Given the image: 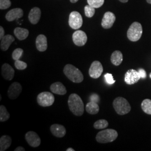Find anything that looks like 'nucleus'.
I'll use <instances>...</instances> for the list:
<instances>
[{"mask_svg": "<svg viewBox=\"0 0 151 151\" xmlns=\"http://www.w3.org/2000/svg\"><path fill=\"white\" fill-rule=\"evenodd\" d=\"M111 62L114 65L118 66L120 65L123 60V57L122 53L119 50H115L111 54Z\"/></svg>", "mask_w": 151, "mask_h": 151, "instance_id": "obj_22", "label": "nucleus"}, {"mask_svg": "<svg viewBox=\"0 0 151 151\" xmlns=\"http://www.w3.org/2000/svg\"><path fill=\"white\" fill-rule=\"evenodd\" d=\"M41 16V11L38 7H34L29 14V20L32 24H37Z\"/></svg>", "mask_w": 151, "mask_h": 151, "instance_id": "obj_19", "label": "nucleus"}, {"mask_svg": "<svg viewBox=\"0 0 151 151\" xmlns=\"http://www.w3.org/2000/svg\"><path fill=\"white\" fill-rule=\"evenodd\" d=\"M105 79L106 81V82L109 85H113L115 81L114 80L113 76L112 75V74L111 73H106L104 76Z\"/></svg>", "mask_w": 151, "mask_h": 151, "instance_id": "obj_33", "label": "nucleus"}, {"mask_svg": "<svg viewBox=\"0 0 151 151\" xmlns=\"http://www.w3.org/2000/svg\"><path fill=\"white\" fill-rule=\"evenodd\" d=\"M150 77H151V73H150Z\"/></svg>", "mask_w": 151, "mask_h": 151, "instance_id": "obj_42", "label": "nucleus"}, {"mask_svg": "<svg viewBox=\"0 0 151 151\" xmlns=\"http://www.w3.org/2000/svg\"><path fill=\"white\" fill-rule=\"evenodd\" d=\"M78 0H70V2H72V3H76V2H77V1H78Z\"/></svg>", "mask_w": 151, "mask_h": 151, "instance_id": "obj_40", "label": "nucleus"}, {"mask_svg": "<svg viewBox=\"0 0 151 151\" xmlns=\"http://www.w3.org/2000/svg\"><path fill=\"white\" fill-rule=\"evenodd\" d=\"M146 1H147V2L148 4H151V0H146Z\"/></svg>", "mask_w": 151, "mask_h": 151, "instance_id": "obj_41", "label": "nucleus"}, {"mask_svg": "<svg viewBox=\"0 0 151 151\" xmlns=\"http://www.w3.org/2000/svg\"><path fill=\"white\" fill-rule=\"evenodd\" d=\"M22 91V86L20 83L15 82L9 87L7 95L11 100H15L20 95Z\"/></svg>", "mask_w": 151, "mask_h": 151, "instance_id": "obj_10", "label": "nucleus"}, {"mask_svg": "<svg viewBox=\"0 0 151 151\" xmlns=\"http://www.w3.org/2000/svg\"><path fill=\"white\" fill-rule=\"evenodd\" d=\"M63 72L65 76L74 83H81L83 80V76L81 70L73 65L70 64L65 65L63 69Z\"/></svg>", "mask_w": 151, "mask_h": 151, "instance_id": "obj_2", "label": "nucleus"}, {"mask_svg": "<svg viewBox=\"0 0 151 151\" xmlns=\"http://www.w3.org/2000/svg\"><path fill=\"white\" fill-rule=\"evenodd\" d=\"M70 111L77 116H81L84 113V104L81 97L76 93L70 94L68 100Z\"/></svg>", "mask_w": 151, "mask_h": 151, "instance_id": "obj_1", "label": "nucleus"}, {"mask_svg": "<svg viewBox=\"0 0 151 151\" xmlns=\"http://www.w3.org/2000/svg\"><path fill=\"white\" fill-rule=\"evenodd\" d=\"M54 95L50 92H43L40 93L37 96V103L43 107L52 106L54 102Z\"/></svg>", "mask_w": 151, "mask_h": 151, "instance_id": "obj_6", "label": "nucleus"}, {"mask_svg": "<svg viewBox=\"0 0 151 151\" xmlns=\"http://www.w3.org/2000/svg\"><path fill=\"white\" fill-rule=\"evenodd\" d=\"M138 72L140 74V77L142 78H145L147 77V74H146V72L145 70H144L143 69H139V70H138Z\"/></svg>", "mask_w": 151, "mask_h": 151, "instance_id": "obj_35", "label": "nucleus"}, {"mask_svg": "<svg viewBox=\"0 0 151 151\" xmlns=\"http://www.w3.org/2000/svg\"><path fill=\"white\" fill-rule=\"evenodd\" d=\"M5 36V30L2 27H0V39L1 40Z\"/></svg>", "mask_w": 151, "mask_h": 151, "instance_id": "obj_36", "label": "nucleus"}, {"mask_svg": "<svg viewBox=\"0 0 151 151\" xmlns=\"http://www.w3.org/2000/svg\"><path fill=\"white\" fill-rule=\"evenodd\" d=\"M109 125L108 121L105 119H100L95 122L93 127L96 129H102L107 128Z\"/></svg>", "mask_w": 151, "mask_h": 151, "instance_id": "obj_27", "label": "nucleus"}, {"mask_svg": "<svg viewBox=\"0 0 151 151\" xmlns=\"http://www.w3.org/2000/svg\"><path fill=\"white\" fill-rule=\"evenodd\" d=\"M86 111L90 114L95 115L99 113L100 108L97 103L93 101H90L87 104L86 106Z\"/></svg>", "mask_w": 151, "mask_h": 151, "instance_id": "obj_24", "label": "nucleus"}, {"mask_svg": "<svg viewBox=\"0 0 151 151\" xmlns=\"http://www.w3.org/2000/svg\"><path fill=\"white\" fill-rule=\"evenodd\" d=\"M113 107L116 113L123 115L129 113L131 106L128 101L123 97H116L113 101Z\"/></svg>", "mask_w": 151, "mask_h": 151, "instance_id": "obj_4", "label": "nucleus"}, {"mask_svg": "<svg viewBox=\"0 0 151 151\" xmlns=\"http://www.w3.org/2000/svg\"><path fill=\"white\" fill-rule=\"evenodd\" d=\"M50 91L57 95H64L67 93V90L63 84L60 82H54L50 87Z\"/></svg>", "mask_w": 151, "mask_h": 151, "instance_id": "obj_18", "label": "nucleus"}, {"mask_svg": "<svg viewBox=\"0 0 151 151\" xmlns=\"http://www.w3.org/2000/svg\"><path fill=\"white\" fill-rule=\"evenodd\" d=\"M143 32L142 27L139 22H134L127 32V37L132 42H137L140 39Z\"/></svg>", "mask_w": 151, "mask_h": 151, "instance_id": "obj_5", "label": "nucleus"}, {"mask_svg": "<svg viewBox=\"0 0 151 151\" xmlns=\"http://www.w3.org/2000/svg\"><path fill=\"white\" fill-rule=\"evenodd\" d=\"M69 25L72 29L77 30L82 27L83 19L81 14L77 11L72 12L69 16Z\"/></svg>", "mask_w": 151, "mask_h": 151, "instance_id": "obj_7", "label": "nucleus"}, {"mask_svg": "<svg viewBox=\"0 0 151 151\" xmlns=\"http://www.w3.org/2000/svg\"><path fill=\"white\" fill-rule=\"evenodd\" d=\"M12 143V139L9 135H2L0 138V151H5L7 150Z\"/></svg>", "mask_w": 151, "mask_h": 151, "instance_id": "obj_21", "label": "nucleus"}, {"mask_svg": "<svg viewBox=\"0 0 151 151\" xmlns=\"http://www.w3.org/2000/svg\"><path fill=\"white\" fill-rule=\"evenodd\" d=\"M103 72V67L101 63L99 61L95 60L92 63L88 70V74L92 78L96 79L101 76Z\"/></svg>", "mask_w": 151, "mask_h": 151, "instance_id": "obj_8", "label": "nucleus"}, {"mask_svg": "<svg viewBox=\"0 0 151 151\" xmlns=\"http://www.w3.org/2000/svg\"><path fill=\"white\" fill-rule=\"evenodd\" d=\"M84 10H85V15L88 18L92 17L95 13V8L92 7L89 5L85 6Z\"/></svg>", "mask_w": 151, "mask_h": 151, "instance_id": "obj_28", "label": "nucleus"}, {"mask_svg": "<svg viewBox=\"0 0 151 151\" xmlns=\"http://www.w3.org/2000/svg\"><path fill=\"white\" fill-rule=\"evenodd\" d=\"M24 15V12L20 8L13 9L9 11L6 15V19L8 22H12L16 19L22 17Z\"/></svg>", "mask_w": 151, "mask_h": 151, "instance_id": "obj_15", "label": "nucleus"}, {"mask_svg": "<svg viewBox=\"0 0 151 151\" xmlns=\"http://www.w3.org/2000/svg\"><path fill=\"white\" fill-rule=\"evenodd\" d=\"M11 5L10 0H0V9L5 10L9 8Z\"/></svg>", "mask_w": 151, "mask_h": 151, "instance_id": "obj_32", "label": "nucleus"}, {"mask_svg": "<svg viewBox=\"0 0 151 151\" xmlns=\"http://www.w3.org/2000/svg\"><path fill=\"white\" fill-rule=\"evenodd\" d=\"M116 17L113 12H106L103 16L101 22V26L104 29H108L113 27L114 23L115 22Z\"/></svg>", "mask_w": 151, "mask_h": 151, "instance_id": "obj_13", "label": "nucleus"}, {"mask_svg": "<svg viewBox=\"0 0 151 151\" xmlns=\"http://www.w3.org/2000/svg\"><path fill=\"white\" fill-rule=\"evenodd\" d=\"M118 136V133L115 130L108 129L99 132L96 137L97 142L100 143H107L115 140Z\"/></svg>", "mask_w": 151, "mask_h": 151, "instance_id": "obj_3", "label": "nucleus"}, {"mask_svg": "<svg viewBox=\"0 0 151 151\" xmlns=\"http://www.w3.org/2000/svg\"><path fill=\"white\" fill-rule=\"evenodd\" d=\"M119 1H120L121 2H123V3H126L128 1V0H119Z\"/></svg>", "mask_w": 151, "mask_h": 151, "instance_id": "obj_39", "label": "nucleus"}, {"mask_svg": "<svg viewBox=\"0 0 151 151\" xmlns=\"http://www.w3.org/2000/svg\"><path fill=\"white\" fill-rule=\"evenodd\" d=\"M10 115L5 106H0V122H5L10 118Z\"/></svg>", "mask_w": 151, "mask_h": 151, "instance_id": "obj_25", "label": "nucleus"}, {"mask_svg": "<svg viewBox=\"0 0 151 151\" xmlns=\"http://www.w3.org/2000/svg\"><path fill=\"white\" fill-rule=\"evenodd\" d=\"M73 42L76 45L82 47L85 45L87 41L86 34L82 30H77L73 34Z\"/></svg>", "mask_w": 151, "mask_h": 151, "instance_id": "obj_11", "label": "nucleus"}, {"mask_svg": "<svg viewBox=\"0 0 151 151\" xmlns=\"http://www.w3.org/2000/svg\"><path fill=\"white\" fill-rule=\"evenodd\" d=\"M25 139L29 145L32 147H38L41 143V139L38 134L33 131H29L25 134Z\"/></svg>", "mask_w": 151, "mask_h": 151, "instance_id": "obj_12", "label": "nucleus"}, {"mask_svg": "<svg viewBox=\"0 0 151 151\" xmlns=\"http://www.w3.org/2000/svg\"><path fill=\"white\" fill-rule=\"evenodd\" d=\"M140 78L141 77L138 71L131 69L126 72L124 77V81L127 84L130 85L137 83L140 80Z\"/></svg>", "mask_w": 151, "mask_h": 151, "instance_id": "obj_9", "label": "nucleus"}, {"mask_svg": "<svg viewBox=\"0 0 151 151\" xmlns=\"http://www.w3.org/2000/svg\"><path fill=\"white\" fill-rule=\"evenodd\" d=\"M15 67L18 70H24L27 68V65L25 62L23 61L17 60H15Z\"/></svg>", "mask_w": 151, "mask_h": 151, "instance_id": "obj_31", "label": "nucleus"}, {"mask_svg": "<svg viewBox=\"0 0 151 151\" xmlns=\"http://www.w3.org/2000/svg\"><path fill=\"white\" fill-rule=\"evenodd\" d=\"M52 134L57 138H62L66 134V129L62 125L54 124L51 125L50 128Z\"/></svg>", "mask_w": 151, "mask_h": 151, "instance_id": "obj_16", "label": "nucleus"}, {"mask_svg": "<svg viewBox=\"0 0 151 151\" xmlns=\"http://www.w3.org/2000/svg\"><path fill=\"white\" fill-rule=\"evenodd\" d=\"M15 151H25V149L22 147V146H19V147H17V148H16L15 149Z\"/></svg>", "mask_w": 151, "mask_h": 151, "instance_id": "obj_37", "label": "nucleus"}, {"mask_svg": "<svg viewBox=\"0 0 151 151\" xmlns=\"http://www.w3.org/2000/svg\"><path fill=\"white\" fill-rule=\"evenodd\" d=\"M36 47L39 52H44L47 49V39L43 34L39 35L36 39Z\"/></svg>", "mask_w": 151, "mask_h": 151, "instance_id": "obj_17", "label": "nucleus"}, {"mask_svg": "<svg viewBox=\"0 0 151 151\" xmlns=\"http://www.w3.org/2000/svg\"><path fill=\"white\" fill-rule=\"evenodd\" d=\"M90 100L91 101H93V102L97 103L99 101L100 97H99V96H98V95H97V94L93 93L90 96Z\"/></svg>", "mask_w": 151, "mask_h": 151, "instance_id": "obj_34", "label": "nucleus"}, {"mask_svg": "<svg viewBox=\"0 0 151 151\" xmlns=\"http://www.w3.org/2000/svg\"><path fill=\"white\" fill-rule=\"evenodd\" d=\"M1 72L2 77L8 81H11L15 75V70L14 68L8 63H5L2 65Z\"/></svg>", "mask_w": 151, "mask_h": 151, "instance_id": "obj_14", "label": "nucleus"}, {"mask_svg": "<svg viewBox=\"0 0 151 151\" xmlns=\"http://www.w3.org/2000/svg\"><path fill=\"white\" fill-rule=\"evenodd\" d=\"M29 32L27 29L22 27H16L14 30V34L20 40H23L27 39L29 35Z\"/></svg>", "mask_w": 151, "mask_h": 151, "instance_id": "obj_23", "label": "nucleus"}, {"mask_svg": "<svg viewBox=\"0 0 151 151\" xmlns=\"http://www.w3.org/2000/svg\"><path fill=\"white\" fill-rule=\"evenodd\" d=\"M66 151H75V150L72 148H68V149L66 150Z\"/></svg>", "mask_w": 151, "mask_h": 151, "instance_id": "obj_38", "label": "nucleus"}, {"mask_svg": "<svg viewBox=\"0 0 151 151\" xmlns=\"http://www.w3.org/2000/svg\"><path fill=\"white\" fill-rule=\"evenodd\" d=\"M141 107L145 113L151 115V100L145 99L141 104Z\"/></svg>", "mask_w": 151, "mask_h": 151, "instance_id": "obj_26", "label": "nucleus"}, {"mask_svg": "<svg viewBox=\"0 0 151 151\" xmlns=\"http://www.w3.org/2000/svg\"><path fill=\"white\" fill-rule=\"evenodd\" d=\"M15 41V38L11 35H5L1 40V49L3 51H6L9 48L11 44Z\"/></svg>", "mask_w": 151, "mask_h": 151, "instance_id": "obj_20", "label": "nucleus"}, {"mask_svg": "<svg viewBox=\"0 0 151 151\" xmlns=\"http://www.w3.org/2000/svg\"><path fill=\"white\" fill-rule=\"evenodd\" d=\"M24 53V50L22 48H17L14 50L12 54V59L15 60H19L22 57V55Z\"/></svg>", "mask_w": 151, "mask_h": 151, "instance_id": "obj_30", "label": "nucleus"}, {"mask_svg": "<svg viewBox=\"0 0 151 151\" xmlns=\"http://www.w3.org/2000/svg\"><path fill=\"white\" fill-rule=\"evenodd\" d=\"M87 3L89 5L92 7L97 9L103 5L104 3V0H87Z\"/></svg>", "mask_w": 151, "mask_h": 151, "instance_id": "obj_29", "label": "nucleus"}]
</instances>
